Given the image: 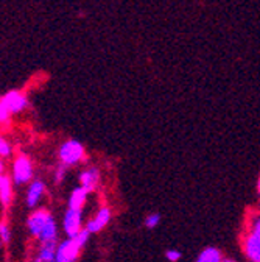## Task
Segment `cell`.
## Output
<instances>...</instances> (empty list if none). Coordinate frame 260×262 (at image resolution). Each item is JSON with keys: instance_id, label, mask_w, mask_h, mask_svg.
<instances>
[{"instance_id": "1", "label": "cell", "mask_w": 260, "mask_h": 262, "mask_svg": "<svg viewBox=\"0 0 260 262\" xmlns=\"http://www.w3.org/2000/svg\"><path fill=\"white\" fill-rule=\"evenodd\" d=\"M242 244H243L245 256L249 259V262H260V214L258 212L249 217Z\"/></svg>"}, {"instance_id": "2", "label": "cell", "mask_w": 260, "mask_h": 262, "mask_svg": "<svg viewBox=\"0 0 260 262\" xmlns=\"http://www.w3.org/2000/svg\"><path fill=\"white\" fill-rule=\"evenodd\" d=\"M84 147L81 142H78L77 139H69L64 142L59 150H58V156H59V161L62 164H66L67 167H72V166H77L78 162H81L84 159Z\"/></svg>"}, {"instance_id": "3", "label": "cell", "mask_w": 260, "mask_h": 262, "mask_svg": "<svg viewBox=\"0 0 260 262\" xmlns=\"http://www.w3.org/2000/svg\"><path fill=\"white\" fill-rule=\"evenodd\" d=\"M83 245L77 237H67L56 247L55 262H77Z\"/></svg>"}, {"instance_id": "4", "label": "cell", "mask_w": 260, "mask_h": 262, "mask_svg": "<svg viewBox=\"0 0 260 262\" xmlns=\"http://www.w3.org/2000/svg\"><path fill=\"white\" fill-rule=\"evenodd\" d=\"M33 178V166L25 155H19L13 164V181L16 184H25Z\"/></svg>"}, {"instance_id": "5", "label": "cell", "mask_w": 260, "mask_h": 262, "mask_svg": "<svg viewBox=\"0 0 260 262\" xmlns=\"http://www.w3.org/2000/svg\"><path fill=\"white\" fill-rule=\"evenodd\" d=\"M62 228L67 237H75L83 229V209L69 208L67 212L64 214Z\"/></svg>"}, {"instance_id": "6", "label": "cell", "mask_w": 260, "mask_h": 262, "mask_svg": "<svg viewBox=\"0 0 260 262\" xmlns=\"http://www.w3.org/2000/svg\"><path fill=\"white\" fill-rule=\"evenodd\" d=\"M0 102H2V103L10 110L11 114L22 113V111L28 106L27 94L22 92V91H17V89H13V91L5 92L2 97H0Z\"/></svg>"}, {"instance_id": "7", "label": "cell", "mask_w": 260, "mask_h": 262, "mask_svg": "<svg viewBox=\"0 0 260 262\" xmlns=\"http://www.w3.org/2000/svg\"><path fill=\"white\" fill-rule=\"evenodd\" d=\"M50 215H52V214L47 212L45 209H39V211H36V212L31 214V215L28 217V222H27V226H28L30 234L38 239L39 234H41V231H42L44 225H45V222L49 220Z\"/></svg>"}, {"instance_id": "8", "label": "cell", "mask_w": 260, "mask_h": 262, "mask_svg": "<svg viewBox=\"0 0 260 262\" xmlns=\"http://www.w3.org/2000/svg\"><path fill=\"white\" fill-rule=\"evenodd\" d=\"M111 222V209H108V208H102V209H99V212H97L87 223H86V229L90 233V234H93V233H99V231H102V229L108 225Z\"/></svg>"}, {"instance_id": "9", "label": "cell", "mask_w": 260, "mask_h": 262, "mask_svg": "<svg viewBox=\"0 0 260 262\" xmlns=\"http://www.w3.org/2000/svg\"><path fill=\"white\" fill-rule=\"evenodd\" d=\"M44 192H45V186H44L42 181L36 180V181L31 183L30 187H28V192H27V206L28 208H35L41 202Z\"/></svg>"}, {"instance_id": "10", "label": "cell", "mask_w": 260, "mask_h": 262, "mask_svg": "<svg viewBox=\"0 0 260 262\" xmlns=\"http://www.w3.org/2000/svg\"><path fill=\"white\" fill-rule=\"evenodd\" d=\"M99 181H100V170L97 167H90V169L81 172V175H80V186H83L89 192L97 189Z\"/></svg>"}, {"instance_id": "11", "label": "cell", "mask_w": 260, "mask_h": 262, "mask_svg": "<svg viewBox=\"0 0 260 262\" xmlns=\"http://www.w3.org/2000/svg\"><path fill=\"white\" fill-rule=\"evenodd\" d=\"M13 199V177H8L7 173L0 175V203L4 206H8Z\"/></svg>"}, {"instance_id": "12", "label": "cell", "mask_w": 260, "mask_h": 262, "mask_svg": "<svg viewBox=\"0 0 260 262\" xmlns=\"http://www.w3.org/2000/svg\"><path fill=\"white\" fill-rule=\"evenodd\" d=\"M87 195H89V190L84 189L83 186L74 189V192L70 193V199H69V208H78V209H83L86 200H87Z\"/></svg>"}, {"instance_id": "13", "label": "cell", "mask_w": 260, "mask_h": 262, "mask_svg": "<svg viewBox=\"0 0 260 262\" xmlns=\"http://www.w3.org/2000/svg\"><path fill=\"white\" fill-rule=\"evenodd\" d=\"M56 237H58V226H56L55 219L50 215L49 220L45 222V225H44V228H42V231H41L38 239L41 242H47V241H56Z\"/></svg>"}, {"instance_id": "14", "label": "cell", "mask_w": 260, "mask_h": 262, "mask_svg": "<svg viewBox=\"0 0 260 262\" xmlns=\"http://www.w3.org/2000/svg\"><path fill=\"white\" fill-rule=\"evenodd\" d=\"M223 254L218 248L209 247L206 250L201 251V254L198 256L197 262H223Z\"/></svg>"}, {"instance_id": "15", "label": "cell", "mask_w": 260, "mask_h": 262, "mask_svg": "<svg viewBox=\"0 0 260 262\" xmlns=\"http://www.w3.org/2000/svg\"><path fill=\"white\" fill-rule=\"evenodd\" d=\"M11 241V229L7 222H0V242L8 244Z\"/></svg>"}, {"instance_id": "16", "label": "cell", "mask_w": 260, "mask_h": 262, "mask_svg": "<svg viewBox=\"0 0 260 262\" xmlns=\"http://www.w3.org/2000/svg\"><path fill=\"white\" fill-rule=\"evenodd\" d=\"M11 153H13L11 144L4 136H0V156H2V158H8V156H11Z\"/></svg>"}, {"instance_id": "17", "label": "cell", "mask_w": 260, "mask_h": 262, "mask_svg": "<svg viewBox=\"0 0 260 262\" xmlns=\"http://www.w3.org/2000/svg\"><path fill=\"white\" fill-rule=\"evenodd\" d=\"M159 222H160V215L159 214H150L147 219H145V226L148 228V229H154L157 225H159Z\"/></svg>"}, {"instance_id": "18", "label": "cell", "mask_w": 260, "mask_h": 262, "mask_svg": "<svg viewBox=\"0 0 260 262\" xmlns=\"http://www.w3.org/2000/svg\"><path fill=\"white\" fill-rule=\"evenodd\" d=\"M10 119H11V113H10V110L0 102V125H5V123H8L10 122Z\"/></svg>"}, {"instance_id": "19", "label": "cell", "mask_w": 260, "mask_h": 262, "mask_svg": "<svg viewBox=\"0 0 260 262\" xmlns=\"http://www.w3.org/2000/svg\"><path fill=\"white\" fill-rule=\"evenodd\" d=\"M166 257H167V260H170V262H178V260L181 259V251H178V250H169V251L166 253Z\"/></svg>"}, {"instance_id": "20", "label": "cell", "mask_w": 260, "mask_h": 262, "mask_svg": "<svg viewBox=\"0 0 260 262\" xmlns=\"http://www.w3.org/2000/svg\"><path fill=\"white\" fill-rule=\"evenodd\" d=\"M66 172H67V166H66V164H62V162H61L59 166H58V169H56V175H55L58 183L64 178V175H66Z\"/></svg>"}, {"instance_id": "21", "label": "cell", "mask_w": 260, "mask_h": 262, "mask_svg": "<svg viewBox=\"0 0 260 262\" xmlns=\"http://www.w3.org/2000/svg\"><path fill=\"white\" fill-rule=\"evenodd\" d=\"M2 173H5V162H4L2 156H0V175Z\"/></svg>"}, {"instance_id": "22", "label": "cell", "mask_w": 260, "mask_h": 262, "mask_svg": "<svg viewBox=\"0 0 260 262\" xmlns=\"http://www.w3.org/2000/svg\"><path fill=\"white\" fill-rule=\"evenodd\" d=\"M35 262H55V259H44V257H39V256H36Z\"/></svg>"}, {"instance_id": "23", "label": "cell", "mask_w": 260, "mask_h": 262, "mask_svg": "<svg viewBox=\"0 0 260 262\" xmlns=\"http://www.w3.org/2000/svg\"><path fill=\"white\" fill-rule=\"evenodd\" d=\"M223 262H235V260H232V259H223Z\"/></svg>"}, {"instance_id": "24", "label": "cell", "mask_w": 260, "mask_h": 262, "mask_svg": "<svg viewBox=\"0 0 260 262\" xmlns=\"http://www.w3.org/2000/svg\"><path fill=\"white\" fill-rule=\"evenodd\" d=\"M257 190L260 192V178H258V183H257Z\"/></svg>"}]
</instances>
